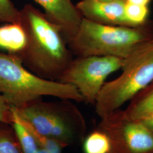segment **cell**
<instances>
[{
	"mask_svg": "<svg viewBox=\"0 0 153 153\" xmlns=\"http://www.w3.org/2000/svg\"><path fill=\"white\" fill-rule=\"evenodd\" d=\"M123 62V58L114 56L76 57L58 82L74 86L85 103L95 105L106 78L121 69Z\"/></svg>",
	"mask_w": 153,
	"mask_h": 153,
	"instance_id": "cell-6",
	"label": "cell"
},
{
	"mask_svg": "<svg viewBox=\"0 0 153 153\" xmlns=\"http://www.w3.org/2000/svg\"><path fill=\"white\" fill-rule=\"evenodd\" d=\"M0 94L11 107L17 108L44 96L85 102L74 86L42 78L27 70L18 56L1 53Z\"/></svg>",
	"mask_w": 153,
	"mask_h": 153,
	"instance_id": "cell-3",
	"label": "cell"
},
{
	"mask_svg": "<svg viewBox=\"0 0 153 153\" xmlns=\"http://www.w3.org/2000/svg\"><path fill=\"white\" fill-rule=\"evenodd\" d=\"M92 1H109L112 0H92Z\"/></svg>",
	"mask_w": 153,
	"mask_h": 153,
	"instance_id": "cell-22",
	"label": "cell"
},
{
	"mask_svg": "<svg viewBox=\"0 0 153 153\" xmlns=\"http://www.w3.org/2000/svg\"><path fill=\"white\" fill-rule=\"evenodd\" d=\"M0 22L21 23V13L11 0H0Z\"/></svg>",
	"mask_w": 153,
	"mask_h": 153,
	"instance_id": "cell-17",
	"label": "cell"
},
{
	"mask_svg": "<svg viewBox=\"0 0 153 153\" xmlns=\"http://www.w3.org/2000/svg\"><path fill=\"white\" fill-rule=\"evenodd\" d=\"M51 22L60 28L68 42L76 35L83 16L72 0H34Z\"/></svg>",
	"mask_w": 153,
	"mask_h": 153,
	"instance_id": "cell-9",
	"label": "cell"
},
{
	"mask_svg": "<svg viewBox=\"0 0 153 153\" xmlns=\"http://www.w3.org/2000/svg\"><path fill=\"white\" fill-rule=\"evenodd\" d=\"M11 108L16 114V117L19 121L32 134L40 149H43L48 153H62V150L64 148L62 146L60 143L36 131L30 124H29L26 121L22 119L16 114V111L13 107H11Z\"/></svg>",
	"mask_w": 153,
	"mask_h": 153,
	"instance_id": "cell-15",
	"label": "cell"
},
{
	"mask_svg": "<svg viewBox=\"0 0 153 153\" xmlns=\"http://www.w3.org/2000/svg\"><path fill=\"white\" fill-rule=\"evenodd\" d=\"M83 150L84 153H110L111 144L109 137L97 129L85 137Z\"/></svg>",
	"mask_w": 153,
	"mask_h": 153,
	"instance_id": "cell-12",
	"label": "cell"
},
{
	"mask_svg": "<svg viewBox=\"0 0 153 153\" xmlns=\"http://www.w3.org/2000/svg\"><path fill=\"white\" fill-rule=\"evenodd\" d=\"M125 115L131 119H140L153 114V80L129 101Z\"/></svg>",
	"mask_w": 153,
	"mask_h": 153,
	"instance_id": "cell-11",
	"label": "cell"
},
{
	"mask_svg": "<svg viewBox=\"0 0 153 153\" xmlns=\"http://www.w3.org/2000/svg\"><path fill=\"white\" fill-rule=\"evenodd\" d=\"M27 44V36L21 23H7L0 26V48L19 56Z\"/></svg>",
	"mask_w": 153,
	"mask_h": 153,
	"instance_id": "cell-10",
	"label": "cell"
},
{
	"mask_svg": "<svg viewBox=\"0 0 153 153\" xmlns=\"http://www.w3.org/2000/svg\"><path fill=\"white\" fill-rule=\"evenodd\" d=\"M13 114L12 126L16 134L23 153H36L40 149L32 134L18 119L11 108Z\"/></svg>",
	"mask_w": 153,
	"mask_h": 153,
	"instance_id": "cell-13",
	"label": "cell"
},
{
	"mask_svg": "<svg viewBox=\"0 0 153 153\" xmlns=\"http://www.w3.org/2000/svg\"><path fill=\"white\" fill-rule=\"evenodd\" d=\"M97 129L109 137L110 153H153V132L142 121L117 109L99 122Z\"/></svg>",
	"mask_w": 153,
	"mask_h": 153,
	"instance_id": "cell-7",
	"label": "cell"
},
{
	"mask_svg": "<svg viewBox=\"0 0 153 153\" xmlns=\"http://www.w3.org/2000/svg\"><path fill=\"white\" fill-rule=\"evenodd\" d=\"M120 75L105 82L95 104L103 119L130 101L153 80V38L138 45L124 59Z\"/></svg>",
	"mask_w": 153,
	"mask_h": 153,
	"instance_id": "cell-5",
	"label": "cell"
},
{
	"mask_svg": "<svg viewBox=\"0 0 153 153\" xmlns=\"http://www.w3.org/2000/svg\"><path fill=\"white\" fill-rule=\"evenodd\" d=\"M153 38V21L136 26H109L83 18L76 35L68 42L76 57L126 58L138 45Z\"/></svg>",
	"mask_w": 153,
	"mask_h": 153,
	"instance_id": "cell-2",
	"label": "cell"
},
{
	"mask_svg": "<svg viewBox=\"0 0 153 153\" xmlns=\"http://www.w3.org/2000/svg\"><path fill=\"white\" fill-rule=\"evenodd\" d=\"M149 13L148 6L137 5L126 2V17L133 26H139L147 22L149 20Z\"/></svg>",
	"mask_w": 153,
	"mask_h": 153,
	"instance_id": "cell-16",
	"label": "cell"
},
{
	"mask_svg": "<svg viewBox=\"0 0 153 153\" xmlns=\"http://www.w3.org/2000/svg\"><path fill=\"white\" fill-rule=\"evenodd\" d=\"M0 153H23L11 125L0 122Z\"/></svg>",
	"mask_w": 153,
	"mask_h": 153,
	"instance_id": "cell-14",
	"label": "cell"
},
{
	"mask_svg": "<svg viewBox=\"0 0 153 153\" xmlns=\"http://www.w3.org/2000/svg\"><path fill=\"white\" fill-rule=\"evenodd\" d=\"M20 13L27 36L26 46L19 56L23 64L38 76L59 81L74 59L60 28L31 4Z\"/></svg>",
	"mask_w": 153,
	"mask_h": 153,
	"instance_id": "cell-1",
	"label": "cell"
},
{
	"mask_svg": "<svg viewBox=\"0 0 153 153\" xmlns=\"http://www.w3.org/2000/svg\"><path fill=\"white\" fill-rule=\"evenodd\" d=\"M13 108L36 131L59 142L64 148L83 142L85 137V118L71 100L45 102L41 99L21 108Z\"/></svg>",
	"mask_w": 153,
	"mask_h": 153,
	"instance_id": "cell-4",
	"label": "cell"
},
{
	"mask_svg": "<svg viewBox=\"0 0 153 153\" xmlns=\"http://www.w3.org/2000/svg\"><path fill=\"white\" fill-rule=\"evenodd\" d=\"M125 0H82L76 5L83 18L109 26H133L126 17Z\"/></svg>",
	"mask_w": 153,
	"mask_h": 153,
	"instance_id": "cell-8",
	"label": "cell"
},
{
	"mask_svg": "<svg viewBox=\"0 0 153 153\" xmlns=\"http://www.w3.org/2000/svg\"><path fill=\"white\" fill-rule=\"evenodd\" d=\"M0 122L9 125L13 124L11 106L7 103L1 94H0Z\"/></svg>",
	"mask_w": 153,
	"mask_h": 153,
	"instance_id": "cell-18",
	"label": "cell"
},
{
	"mask_svg": "<svg viewBox=\"0 0 153 153\" xmlns=\"http://www.w3.org/2000/svg\"><path fill=\"white\" fill-rule=\"evenodd\" d=\"M137 120H140L142 121L153 132V114Z\"/></svg>",
	"mask_w": 153,
	"mask_h": 153,
	"instance_id": "cell-19",
	"label": "cell"
},
{
	"mask_svg": "<svg viewBox=\"0 0 153 153\" xmlns=\"http://www.w3.org/2000/svg\"><path fill=\"white\" fill-rule=\"evenodd\" d=\"M36 153H48L47 152H46L45 150H44L43 149H39L38 152Z\"/></svg>",
	"mask_w": 153,
	"mask_h": 153,
	"instance_id": "cell-21",
	"label": "cell"
},
{
	"mask_svg": "<svg viewBox=\"0 0 153 153\" xmlns=\"http://www.w3.org/2000/svg\"><path fill=\"white\" fill-rule=\"evenodd\" d=\"M126 3L131 4L137 5L148 6L150 4L152 0H125Z\"/></svg>",
	"mask_w": 153,
	"mask_h": 153,
	"instance_id": "cell-20",
	"label": "cell"
}]
</instances>
